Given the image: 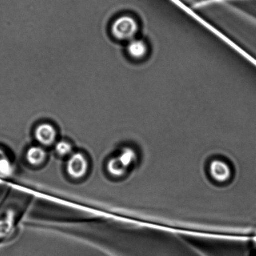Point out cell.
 Here are the masks:
<instances>
[{
	"mask_svg": "<svg viewBox=\"0 0 256 256\" xmlns=\"http://www.w3.org/2000/svg\"><path fill=\"white\" fill-rule=\"evenodd\" d=\"M128 52L130 56L134 59H142L148 54V45L142 40H132L128 45Z\"/></svg>",
	"mask_w": 256,
	"mask_h": 256,
	"instance_id": "5b68a950",
	"label": "cell"
},
{
	"mask_svg": "<svg viewBox=\"0 0 256 256\" xmlns=\"http://www.w3.org/2000/svg\"><path fill=\"white\" fill-rule=\"evenodd\" d=\"M66 170L68 174L74 179H82L88 172V160L82 153L72 154L67 162Z\"/></svg>",
	"mask_w": 256,
	"mask_h": 256,
	"instance_id": "7a4b0ae2",
	"label": "cell"
},
{
	"mask_svg": "<svg viewBox=\"0 0 256 256\" xmlns=\"http://www.w3.org/2000/svg\"><path fill=\"white\" fill-rule=\"evenodd\" d=\"M139 29L136 20L129 15L117 19L112 25V31L116 39L121 40H132Z\"/></svg>",
	"mask_w": 256,
	"mask_h": 256,
	"instance_id": "6da1fadb",
	"label": "cell"
},
{
	"mask_svg": "<svg viewBox=\"0 0 256 256\" xmlns=\"http://www.w3.org/2000/svg\"><path fill=\"white\" fill-rule=\"evenodd\" d=\"M56 150L61 156H67L72 155V146L70 142L62 140L57 143L56 145Z\"/></svg>",
	"mask_w": 256,
	"mask_h": 256,
	"instance_id": "52a82bcc",
	"label": "cell"
},
{
	"mask_svg": "<svg viewBox=\"0 0 256 256\" xmlns=\"http://www.w3.org/2000/svg\"><path fill=\"white\" fill-rule=\"evenodd\" d=\"M57 132L55 128L50 124H42L35 130L37 141L45 146H50L56 141Z\"/></svg>",
	"mask_w": 256,
	"mask_h": 256,
	"instance_id": "3957f363",
	"label": "cell"
},
{
	"mask_svg": "<svg viewBox=\"0 0 256 256\" xmlns=\"http://www.w3.org/2000/svg\"><path fill=\"white\" fill-rule=\"evenodd\" d=\"M47 157V153L41 146L30 148L26 154L28 162L34 166H40L44 164Z\"/></svg>",
	"mask_w": 256,
	"mask_h": 256,
	"instance_id": "277c9868",
	"label": "cell"
},
{
	"mask_svg": "<svg viewBox=\"0 0 256 256\" xmlns=\"http://www.w3.org/2000/svg\"><path fill=\"white\" fill-rule=\"evenodd\" d=\"M125 167L118 157L112 158L107 163L108 171L114 176H122L124 174Z\"/></svg>",
	"mask_w": 256,
	"mask_h": 256,
	"instance_id": "8992f818",
	"label": "cell"
}]
</instances>
